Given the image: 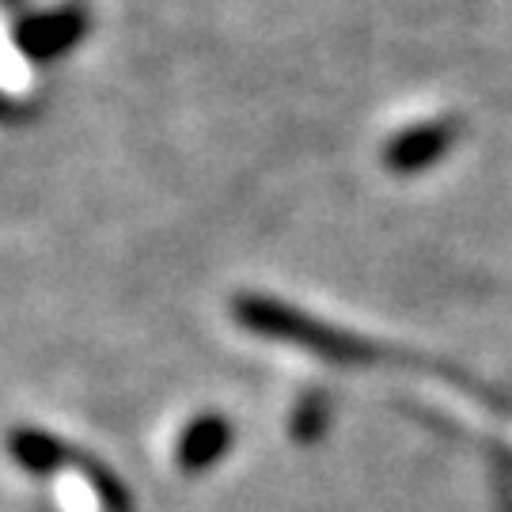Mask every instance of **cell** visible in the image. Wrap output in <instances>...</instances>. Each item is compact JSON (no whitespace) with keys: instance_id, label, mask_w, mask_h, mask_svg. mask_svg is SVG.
I'll list each match as a JSON object with an SVG mask.
<instances>
[{"instance_id":"1","label":"cell","mask_w":512,"mask_h":512,"mask_svg":"<svg viewBox=\"0 0 512 512\" xmlns=\"http://www.w3.org/2000/svg\"><path fill=\"white\" fill-rule=\"evenodd\" d=\"M444 145H448V129L440 126L410 129V133H403L395 145L387 148V164L395 167V171H414V167L433 164L440 152H444Z\"/></svg>"},{"instance_id":"2","label":"cell","mask_w":512,"mask_h":512,"mask_svg":"<svg viewBox=\"0 0 512 512\" xmlns=\"http://www.w3.org/2000/svg\"><path fill=\"white\" fill-rule=\"evenodd\" d=\"M224 444H228V429H224V421H213L205 418L198 421L194 429H190V437L183 440V467H190V471H198V467H205L213 456H220L224 452Z\"/></svg>"}]
</instances>
